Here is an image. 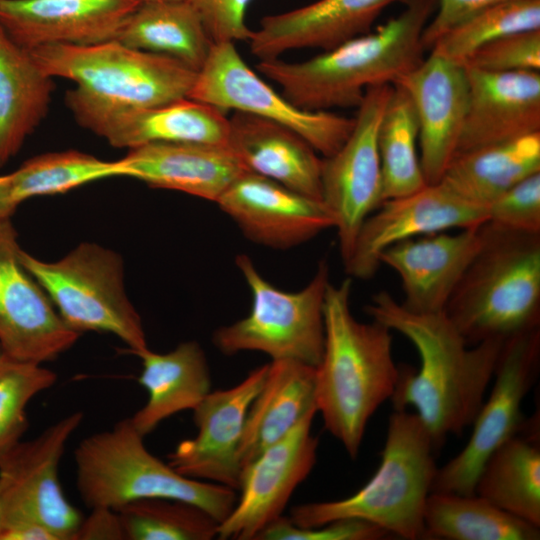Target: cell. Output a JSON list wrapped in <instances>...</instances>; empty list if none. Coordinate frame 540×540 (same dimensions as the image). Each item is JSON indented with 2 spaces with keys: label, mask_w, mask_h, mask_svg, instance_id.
Masks as SVG:
<instances>
[{
  "label": "cell",
  "mask_w": 540,
  "mask_h": 540,
  "mask_svg": "<svg viewBox=\"0 0 540 540\" xmlns=\"http://www.w3.org/2000/svg\"><path fill=\"white\" fill-rule=\"evenodd\" d=\"M352 280L328 285L325 339L316 367L315 401L325 428L356 458L369 419L390 399L400 368L393 359L391 330L358 321L350 308Z\"/></svg>",
  "instance_id": "3957f363"
},
{
  "label": "cell",
  "mask_w": 540,
  "mask_h": 540,
  "mask_svg": "<svg viewBox=\"0 0 540 540\" xmlns=\"http://www.w3.org/2000/svg\"><path fill=\"white\" fill-rule=\"evenodd\" d=\"M28 51L48 76L72 80L83 94L121 106L150 107L187 98L197 76L172 57L117 40L50 44Z\"/></svg>",
  "instance_id": "9c48e42d"
},
{
  "label": "cell",
  "mask_w": 540,
  "mask_h": 540,
  "mask_svg": "<svg viewBox=\"0 0 540 540\" xmlns=\"http://www.w3.org/2000/svg\"><path fill=\"white\" fill-rule=\"evenodd\" d=\"M487 221L486 208L460 197L442 182L427 184L402 197L387 199L362 224L346 272L358 279L371 278L381 266L384 250L400 241L477 227Z\"/></svg>",
  "instance_id": "e0dca14e"
},
{
  "label": "cell",
  "mask_w": 540,
  "mask_h": 540,
  "mask_svg": "<svg viewBox=\"0 0 540 540\" xmlns=\"http://www.w3.org/2000/svg\"><path fill=\"white\" fill-rule=\"evenodd\" d=\"M198 12L213 43L248 41L246 13L252 0H187Z\"/></svg>",
  "instance_id": "b9f144b4"
},
{
  "label": "cell",
  "mask_w": 540,
  "mask_h": 540,
  "mask_svg": "<svg viewBox=\"0 0 540 540\" xmlns=\"http://www.w3.org/2000/svg\"><path fill=\"white\" fill-rule=\"evenodd\" d=\"M116 511L127 540H211L219 523L200 507L176 499L129 502Z\"/></svg>",
  "instance_id": "d590c367"
},
{
  "label": "cell",
  "mask_w": 540,
  "mask_h": 540,
  "mask_svg": "<svg viewBox=\"0 0 540 540\" xmlns=\"http://www.w3.org/2000/svg\"><path fill=\"white\" fill-rule=\"evenodd\" d=\"M540 172V132L455 155L441 180L463 199L486 208L513 185Z\"/></svg>",
  "instance_id": "f546056e"
},
{
  "label": "cell",
  "mask_w": 540,
  "mask_h": 540,
  "mask_svg": "<svg viewBox=\"0 0 540 540\" xmlns=\"http://www.w3.org/2000/svg\"><path fill=\"white\" fill-rule=\"evenodd\" d=\"M466 70L468 105L455 155L540 132L539 71Z\"/></svg>",
  "instance_id": "603a6c76"
},
{
  "label": "cell",
  "mask_w": 540,
  "mask_h": 540,
  "mask_svg": "<svg viewBox=\"0 0 540 540\" xmlns=\"http://www.w3.org/2000/svg\"><path fill=\"white\" fill-rule=\"evenodd\" d=\"M509 0H437V10L429 20L422 34L425 50L452 28L478 12Z\"/></svg>",
  "instance_id": "7bdbcfd3"
},
{
  "label": "cell",
  "mask_w": 540,
  "mask_h": 540,
  "mask_svg": "<svg viewBox=\"0 0 540 540\" xmlns=\"http://www.w3.org/2000/svg\"><path fill=\"white\" fill-rule=\"evenodd\" d=\"M463 65L486 72L540 70V29L495 39L473 51Z\"/></svg>",
  "instance_id": "f35d334b"
},
{
  "label": "cell",
  "mask_w": 540,
  "mask_h": 540,
  "mask_svg": "<svg viewBox=\"0 0 540 540\" xmlns=\"http://www.w3.org/2000/svg\"><path fill=\"white\" fill-rule=\"evenodd\" d=\"M121 160L127 177L215 203L246 171L226 146L193 142L146 144L130 149Z\"/></svg>",
  "instance_id": "484cf974"
},
{
  "label": "cell",
  "mask_w": 540,
  "mask_h": 540,
  "mask_svg": "<svg viewBox=\"0 0 540 540\" xmlns=\"http://www.w3.org/2000/svg\"><path fill=\"white\" fill-rule=\"evenodd\" d=\"M4 525V501H3V492L0 485V534L3 530Z\"/></svg>",
  "instance_id": "7dc6e473"
},
{
  "label": "cell",
  "mask_w": 540,
  "mask_h": 540,
  "mask_svg": "<svg viewBox=\"0 0 540 540\" xmlns=\"http://www.w3.org/2000/svg\"><path fill=\"white\" fill-rule=\"evenodd\" d=\"M83 418L81 412L67 415L35 439L20 441L0 458L3 530L37 522L48 527L58 540H74L82 516L63 493L58 466L66 443Z\"/></svg>",
  "instance_id": "4fadbf2b"
},
{
  "label": "cell",
  "mask_w": 540,
  "mask_h": 540,
  "mask_svg": "<svg viewBox=\"0 0 540 540\" xmlns=\"http://www.w3.org/2000/svg\"><path fill=\"white\" fill-rule=\"evenodd\" d=\"M398 1L405 0H317L265 16L252 30L250 51L261 60L294 49H332L370 32L382 11Z\"/></svg>",
  "instance_id": "cb8c5ba5"
},
{
  "label": "cell",
  "mask_w": 540,
  "mask_h": 540,
  "mask_svg": "<svg viewBox=\"0 0 540 540\" xmlns=\"http://www.w3.org/2000/svg\"><path fill=\"white\" fill-rule=\"evenodd\" d=\"M11 218L0 220V347L20 360L43 364L79 337L20 260Z\"/></svg>",
  "instance_id": "2e32d148"
},
{
  "label": "cell",
  "mask_w": 540,
  "mask_h": 540,
  "mask_svg": "<svg viewBox=\"0 0 540 540\" xmlns=\"http://www.w3.org/2000/svg\"><path fill=\"white\" fill-rule=\"evenodd\" d=\"M65 102L79 125L116 148L130 150L160 142L227 143L226 112L188 97L130 107L94 99L74 88L66 92Z\"/></svg>",
  "instance_id": "5bb4252c"
},
{
  "label": "cell",
  "mask_w": 540,
  "mask_h": 540,
  "mask_svg": "<svg viewBox=\"0 0 540 540\" xmlns=\"http://www.w3.org/2000/svg\"><path fill=\"white\" fill-rule=\"evenodd\" d=\"M388 535L380 527L358 519H338L317 527L303 528L282 515L270 523L256 540H378Z\"/></svg>",
  "instance_id": "60d3db41"
},
{
  "label": "cell",
  "mask_w": 540,
  "mask_h": 540,
  "mask_svg": "<svg viewBox=\"0 0 540 540\" xmlns=\"http://www.w3.org/2000/svg\"><path fill=\"white\" fill-rule=\"evenodd\" d=\"M188 98L224 112L234 110L282 124L328 157L348 138L354 118L301 109L263 81L244 61L235 43H213Z\"/></svg>",
  "instance_id": "30bf717a"
},
{
  "label": "cell",
  "mask_w": 540,
  "mask_h": 540,
  "mask_svg": "<svg viewBox=\"0 0 540 540\" xmlns=\"http://www.w3.org/2000/svg\"><path fill=\"white\" fill-rule=\"evenodd\" d=\"M115 40L130 48L172 57L197 72L213 44L198 12L187 0L141 3Z\"/></svg>",
  "instance_id": "1f68e13d"
},
{
  "label": "cell",
  "mask_w": 540,
  "mask_h": 540,
  "mask_svg": "<svg viewBox=\"0 0 540 540\" xmlns=\"http://www.w3.org/2000/svg\"><path fill=\"white\" fill-rule=\"evenodd\" d=\"M418 136L414 104L401 85L393 84L378 131L383 201L427 185L417 150Z\"/></svg>",
  "instance_id": "836d02e7"
},
{
  "label": "cell",
  "mask_w": 540,
  "mask_h": 540,
  "mask_svg": "<svg viewBox=\"0 0 540 540\" xmlns=\"http://www.w3.org/2000/svg\"><path fill=\"white\" fill-rule=\"evenodd\" d=\"M432 438L416 413L394 410L381 461L372 478L353 495L299 504L291 522L303 528L338 519L372 523L406 540L424 539V508L437 472Z\"/></svg>",
  "instance_id": "5b68a950"
},
{
  "label": "cell",
  "mask_w": 540,
  "mask_h": 540,
  "mask_svg": "<svg viewBox=\"0 0 540 540\" xmlns=\"http://www.w3.org/2000/svg\"><path fill=\"white\" fill-rule=\"evenodd\" d=\"M529 427L500 445L483 464L474 487L498 508L540 527V446Z\"/></svg>",
  "instance_id": "4dcf8cb0"
},
{
  "label": "cell",
  "mask_w": 540,
  "mask_h": 540,
  "mask_svg": "<svg viewBox=\"0 0 540 540\" xmlns=\"http://www.w3.org/2000/svg\"><path fill=\"white\" fill-rule=\"evenodd\" d=\"M392 87L378 84L366 89L348 138L335 153L322 158L321 200L333 217L343 264L362 224L383 202L378 131Z\"/></svg>",
  "instance_id": "7c38bea8"
},
{
  "label": "cell",
  "mask_w": 540,
  "mask_h": 540,
  "mask_svg": "<svg viewBox=\"0 0 540 540\" xmlns=\"http://www.w3.org/2000/svg\"><path fill=\"white\" fill-rule=\"evenodd\" d=\"M125 539L123 526L116 510L111 508H91V513L82 522L74 540Z\"/></svg>",
  "instance_id": "ee69618b"
},
{
  "label": "cell",
  "mask_w": 540,
  "mask_h": 540,
  "mask_svg": "<svg viewBox=\"0 0 540 540\" xmlns=\"http://www.w3.org/2000/svg\"><path fill=\"white\" fill-rule=\"evenodd\" d=\"M52 77L0 26V168L47 115Z\"/></svg>",
  "instance_id": "f1b7e54d"
},
{
  "label": "cell",
  "mask_w": 540,
  "mask_h": 540,
  "mask_svg": "<svg viewBox=\"0 0 540 540\" xmlns=\"http://www.w3.org/2000/svg\"><path fill=\"white\" fill-rule=\"evenodd\" d=\"M129 418L83 439L74 452L76 486L91 508L119 507L140 499H176L194 504L219 524L230 514L237 492L188 478L150 453Z\"/></svg>",
  "instance_id": "8992f818"
},
{
  "label": "cell",
  "mask_w": 540,
  "mask_h": 540,
  "mask_svg": "<svg viewBox=\"0 0 540 540\" xmlns=\"http://www.w3.org/2000/svg\"><path fill=\"white\" fill-rule=\"evenodd\" d=\"M540 29V0H509L486 8L441 36L430 53L463 64L477 48L503 36Z\"/></svg>",
  "instance_id": "8d00e7d4"
},
{
  "label": "cell",
  "mask_w": 540,
  "mask_h": 540,
  "mask_svg": "<svg viewBox=\"0 0 540 540\" xmlns=\"http://www.w3.org/2000/svg\"><path fill=\"white\" fill-rule=\"evenodd\" d=\"M122 160L104 161L77 150L32 157L10 173L11 196L19 205L34 196L65 193L99 179L126 176Z\"/></svg>",
  "instance_id": "e575fe53"
},
{
  "label": "cell",
  "mask_w": 540,
  "mask_h": 540,
  "mask_svg": "<svg viewBox=\"0 0 540 540\" xmlns=\"http://www.w3.org/2000/svg\"><path fill=\"white\" fill-rule=\"evenodd\" d=\"M19 255L71 330L111 333L135 355L148 349L141 317L125 290L118 253L84 242L56 261L40 260L22 249Z\"/></svg>",
  "instance_id": "ba28073f"
},
{
  "label": "cell",
  "mask_w": 540,
  "mask_h": 540,
  "mask_svg": "<svg viewBox=\"0 0 540 540\" xmlns=\"http://www.w3.org/2000/svg\"><path fill=\"white\" fill-rule=\"evenodd\" d=\"M17 206L11 196L10 175L0 176V220L11 218Z\"/></svg>",
  "instance_id": "bcb514c9"
},
{
  "label": "cell",
  "mask_w": 540,
  "mask_h": 540,
  "mask_svg": "<svg viewBox=\"0 0 540 540\" xmlns=\"http://www.w3.org/2000/svg\"><path fill=\"white\" fill-rule=\"evenodd\" d=\"M235 263L251 290V310L246 317L217 328L213 345L228 356L253 351L271 361L293 360L317 367L324 350L328 262L321 260L310 282L296 292L268 282L246 254L237 255Z\"/></svg>",
  "instance_id": "52a82bcc"
},
{
  "label": "cell",
  "mask_w": 540,
  "mask_h": 540,
  "mask_svg": "<svg viewBox=\"0 0 540 540\" xmlns=\"http://www.w3.org/2000/svg\"><path fill=\"white\" fill-rule=\"evenodd\" d=\"M424 538L446 540H538L540 527L476 494L430 492Z\"/></svg>",
  "instance_id": "d6a6232c"
},
{
  "label": "cell",
  "mask_w": 540,
  "mask_h": 540,
  "mask_svg": "<svg viewBox=\"0 0 540 540\" xmlns=\"http://www.w3.org/2000/svg\"><path fill=\"white\" fill-rule=\"evenodd\" d=\"M136 355L142 360L138 382L148 398L129 419L144 437L167 418L193 410L211 391L207 357L196 341L182 342L163 354L148 348Z\"/></svg>",
  "instance_id": "4316f807"
},
{
  "label": "cell",
  "mask_w": 540,
  "mask_h": 540,
  "mask_svg": "<svg viewBox=\"0 0 540 540\" xmlns=\"http://www.w3.org/2000/svg\"><path fill=\"white\" fill-rule=\"evenodd\" d=\"M315 384L316 367L293 360L269 363L263 385L247 414L239 447L242 470L309 411L317 409Z\"/></svg>",
  "instance_id": "83f0119b"
},
{
  "label": "cell",
  "mask_w": 540,
  "mask_h": 540,
  "mask_svg": "<svg viewBox=\"0 0 540 540\" xmlns=\"http://www.w3.org/2000/svg\"><path fill=\"white\" fill-rule=\"evenodd\" d=\"M316 413L317 409L309 411L242 470L239 496L230 514L218 525V539L256 540L283 515L293 492L316 463L319 440L311 431Z\"/></svg>",
  "instance_id": "9a60e30c"
},
{
  "label": "cell",
  "mask_w": 540,
  "mask_h": 540,
  "mask_svg": "<svg viewBox=\"0 0 540 540\" xmlns=\"http://www.w3.org/2000/svg\"><path fill=\"white\" fill-rule=\"evenodd\" d=\"M250 241L273 249H289L334 228L321 200L274 180L244 171L216 201Z\"/></svg>",
  "instance_id": "d6986e66"
},
{
  "label": "cell",
  "mask_w": 540,
  "mask_h": 540,
  "mask_svg": "<svg viewBox=\"0 0 540 540\" xmlns=\"http://www.w3.org/2000/svg\"><path fill=\"white\" fill-rule=\"evenodd\" d=\"M540 362V329L505 341L495 369V381L472 425L465 447L437 468L431 492L474 494L477 476L488 457L527 423L522 403L536 380Z\"/></svg>",
  "instance_id": "8fae6325"
},
{
  "label": "cell",
  "mask_w": 540,
  "mask_h": 540,
  "mask_svg": "<svg viewBox=\"0 0 540 540\" xmlns=\"http://www.w3.org/2000/svg\"><path fill=\"white\" fill-rule=\"evenodd\" d=\"M403 4L401 13L373 32L301 62L261 59L256 68L301 109L358 107L367 88L393 85L424 60L422 34L437 0H405Z\"/></svg>",
  "instance_id": "7a4b0ae2"
},
{
  "label": "cell",
  "mask_w": 540,
  "mask_h": 540,
  "mask_svg": "<svg viewBox=\"0 0 540 540\" xmlns=\"http://www.w3.org/2000/svg\"><path fill=\"white\" fill-rule=\"evenodd\" d=\"M269 363L253 369L241 382L210 391L192 410L194 438L181 441L167 456L168 464L188 478L238 491L239 447L249 408L265 380Z\"/></svg>",
  "instance_id": "ac0fdd59"
},
{
  "label": "cell",
  "mask_w": 540,
  "mask_h": 540,
  "mask_svg": "<svg viewBox=\"0 0 540 540\" xmlns=\"http://www.w3.org/2000/svg\"><path fill=\"white\" fill-rule=\"evenodd\" d=\"M481 225L406 239L382 252L380 264L401 280L405 308L417 313L444 311L481 246Z\"/></svg>",
  "instance_id": "7402d4cb"
},
{
  "label": "cell",
  "mask_w": 540,
  "mask_h": 540,
  "mask_svg": "<svg viewBox=\"0 0 540 540\" xmlns=\"http://www.w3.org/2000/svg\"><path fill=\"white\" fill-rule=\"evenodd\" d=\"M0 540H58L45 525L37 522L22 523L5 528Z\"/></svg>",
  "instance_id": "f6af8a7d"
},
{
  "label": "cell",
  "mask_w": 540,
  "mask_h": 540,
  "mask_svg": "<svg viewBox=\"0 0 540 540\" xmlns=\"http://www.w3.org/2000/svg\"><path fill=\"white\" fill-rule=\"evenodd\" d=\"M138 0H0V26L20 47L115 40Z\"/></svg>",
  "instance_id": "44dd1931"
},
{
  "label": "cell",
  "mask_w": 540,
  "mask_h": 540,
  "mask_svg": "<svg viewBox=\"0 0 540 540\" xmlns=\"http://www.w3.org/2000/svg\"><path fill=\"white\" fill-rule=\"evenodd\" d=\"M487 221L526 233H540V172L502 193L487 207Z\"/></svg>",
  "instance_id": "ab89813d"
},
{
  "label": "cell",
  "mask_w": 540,
  "mask_h": 540,
  "mask_svg": "<svg viewBox=\"0 0 540 540\" xmlns=\"http://www.w3.org/2000/svg\"><path fill=\"white\" fill-rule=\"evenodd\" d=\"M228 120L226 147L247 171L321 200L322 158L302 136L248 113L235 111Z\"/></svg>",
  "instance_id": "d4e9b609"
},
{
  "label": "cell",
  "mask_w": 540,
  "mask_h": 540,
  "mask_svg": "<svg viewBox=\"0 0 540 540\" xmlns=\"http://www.w3.org/2000/svg\"><path fill=\"white\" fill-rule=\"evenodd\" d=\"M481 246L444 309L469 346L539 329L540 233L486 221Z\"/></svg>",
  "instance_id": "277c9868"
},
{
  "label": "cell",
  "mask_w": 540,
  "mask_h": 540,
  "mask_svg": "<svg viewBox=\"0 0 540 540\" xmlns=\"http://www.w3.org/2000/svg\"><path fill=\"white\" fill-rule=\"evenodd\" d=\"M140 3L172 2L181 0H138Z\"/></svg>",
  "instance_id": "c3c4849f"
},
{
  "label": "cell",
  "mask_w": 540,
  "mask_h": 540,
  "mask_svg": "<svg viewBox=\"0 0 540 540\" xmlns=\"http://www.w3.org/2000/svg\"><path fill=\"white\" fill-rule=\"evenodd\" d=\"M409 94L417 115L420 163L427 184L438 183L455 155L468 105L463 64L430 53L396 83Z\"/></svg>",
  "instance_id": "ffe728a7"
},
{
  "label": "cell",
  "mask_w": 540,
  "mask_h": 540,
  "mask_svg": "<svg viewBox=\"0 0 540 540\" xmlns=\"http://www.w3.org/2000/svg\"><path fill=\"white\" fill-rule=\"evenodd\" d=\"M56 380V373L42 364L12 357L0 347V458L28 428V403Z\"/></svg>",
  "instance_id": "74e56055"
},
{
  "label": "cell",
  "mask_w": 540,
  "mask_h": 540,
  "mask_svg": "<svg viewBox=\"0 0 540 540\" xmlns=\"http://www.w3.org/2000/svg\"><path fill=\"white\" fill-rule=\"evenodd\" d=\"M366 312L402 334L417 350L419 368L400 369L389 400L394 410L415 408L438 450L447 436L461 434L472 425L505 341L492 339L469 346L444 312L410 311L387 291L376 293Z\"/></svg>",
  "instance_id": "6da1fadb"
}]
</instances>
